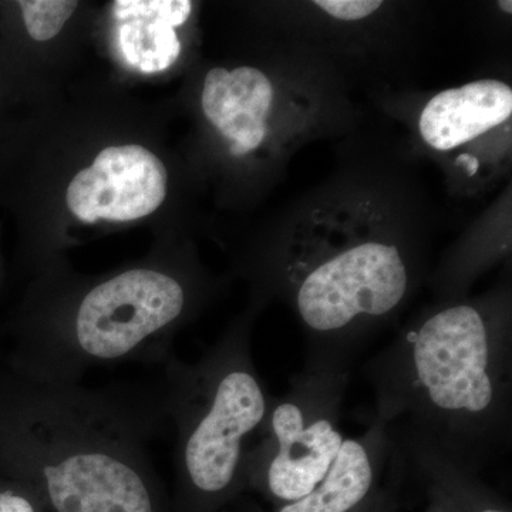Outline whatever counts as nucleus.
<instances>
[{"mask_svg":"<svg viewBox=\"0 0 512 512\" xmlns=\"http://www.w3.org/2000/svg\"><path fill=\"white\" fill-rule=\"evenodd\" d=\"M167 420L160 379L89 389L0 363V477L32 487L47 512H170L147 448Z\"/></svg>","mask_w":512,"mask_h":512,"instance_id":"nucleus-1","label":"nucleus"},{"mask_svg":"<svg viewBox=\"0 0 512 512\" xmlns=\"http://www.w3.org/2000/svg\"><path fill=\"white\" fill-rule=\"evenodd\" d=\"M372 419L481 473L512 443V346L507 319L453 303L367 360Z\"/></svg>","mask_w":512,"mask_h":512,"instance_id":"nucleus-2","label":"nucleus"},{"mask_svg":"<svg viewBox=\"0 0 512 512\" xmlns=\"http://www.w3.org/2000/svg\"><path fill=\"white\" fill-rule=\"evenodd\" d=\"M168 419L177 431L170 512H222L245 494L248 447L264 423L272 394L241 323L200 359L163 363Z\"/></svg>","mask_w":512,"mask_h":512,"instance_id":"nucleus-3","label":"nucleus"},{"mask_svg":"<svg viewBox=\"0 0 512 512\" xmlns=\"http://www.w3.org/2000/svg\"><path fill=\"white\" fill-rule=\"evenodd\" d=\"M73 308L20 323L0 343V363L23 379L77 384L90 369L164 363L188 313L184 282L158 268H131L86 289Z\"/></svg>","mask_w":512,"mask_h":512,"instance_id":"nucleus-4","label":"nucleus"},{"mask_svg":"<svg viewBox=\"0 0 512 512\" xmlns=\"http://www.w3.org/2000/svg\"><path fill=\"white\" fill-rule=\"evenodd\" d=\"M409 266L394 245L370 241L312 266L295 291L306 332L305 367L352 369L372 330L399 309Z\"/></svg>","mask_w":512,"mask_h":512,"instance_id":"nucleus-5","label":"nucleus"},{"mask_svg":"<svg viewBox=\"0 0 512 512\" xmlns=\"http://www.w3.org/2000/svg\"><path fill=\"white\" fill-rule=\"evenodd\" d=\"M349 379L350 370L303 366L288 392L272 396L245 456V493L279 507L326 477L345 441L339 423Z\"/></svg>","mask_w":512,"mask_h":512,"instance_id":"nucleus-6","label":"nucleus"},{"mask_svg":"<svg viewBox=\"0 0 512 512\" xmlns=\"http://www.w3.org/2000/svg\"><path fill=\"white\" fill-rule=\"evenodd\" d=\"M167 170L151 151L136 144L101 151L67 190L70 211L87 224L99 220L133 221L163 204Z\"/></svg>","mask_w":512,"mask_h":512,"instance_id":"nucleus-7","label":"nucleus"},{"mask_svg":"<svg viewBox=\"0 0 512 512\" xmlns=\"http://www.w3.org/2000/svg\"><path fill=\"white\" fill-rule=\"evenodd\" d=\"M392 458L389 427L369 417L362 434L343 441L326 477L305 497L266 511L239 497L225 512H369L382 493Z\"/></svg>","mask_w":512,"mask_h":512,"instance_id":"nucleus-8","label":"nucleus"},{"mask_svg":"<svg viewBox=\"0 0 512 512\" xmlns=\"http://www.w3.org/2000/svg\"><path fill=\"white\" fill-rule=\"evenodd\" d=\"M272 99V84L258 69L238 67L228 72L217 67L205 77L202 110L212 126L232 141V154L244 156L264 141Z\"/></svg>","mask_w":512,"mask_h":512,"instance_id":"nucleus-9","label":"nucleus"},{"mask_svg":"<svg viewBox=\"0 0 512 512\" xmlns=\"http://www.w3.org/2000/svg\"><path fill=\"white\" fill-rule=\"evenodd\" d=\"M511 114V87L480 80L434 96L421 113L420 133L436 150H453L505 123Z\"/></svg>","mask_w":512,"mask_h":512,"instance_id":"nucleus-10","label":"nucleus"},{"mask_svg":"<svg viewBox=\"0 0 512 512\" xmlns=\"http://www.w3.org/2000/svg\"><path fill=\"white\" fill-rule=\"evenodd\" d=\"M121 55L134 69L158 73L168 69L181 53L175 28L190 18V0H117Z\"/></svg>","mask_w":512,"mask_h":512,"instance_id":"nucleus-11","label":"nucleus"},{"mask_svg":"<svg viewBox=\"0 0 512 512\" xmlns=\"http://www.w3.org/2000/svg\"><path fill=\"white\" fill-rule=\"evenodd\" d=\"M389 433L404 468L412 471L427 497L436 498L453 512H512L510 503L485 484L477 471L440 456L412 437Z\"/></svg>","mask_w":512,"mask_h":512,"instance_id":"nucleus-12","label":"nucleus"},{"mask_svg":"<svg viewBox=\"0 0 512 512\" xmlns=\"http://www.w3.org/2000/svg\"><path fill=\"white\" fill-rule=\"evenodd\" d=\"M19 5L29 35L37 42H46L59 35L79 3L70 0H23Z\"/></svg>","mask_w":512,"mask_h":512,"instance_id":"nucleus-13","label":"nucleus"},{"mask_svg":"<svg viewBox=\"0 0 512 512\" xmlns=\"http://www.w3.org/2000/svg\"><path fill=\"white\" fill-rule=\"evenodd\" d=\"M0 512H47V508L29 485L0 477Z\"/></svg>","mask_w":512,"mask_h":512,"instance_id":"nucleus-14","label":"nucleus"},{"mask_svg":"<svg viewBox=\"0 0 512 512\" xmlns=\"http://www.w3.org/2000/svg\"><path fill=\"white\" fill-rule=\"evenodd\" d=\"M404 474H406V468L403 466L402 458L392 448L386 483L369 512H399L400 488H402Z\"/></svg>","mask_w":512,"mask_h":512,"instance_id":"nucleus-15","label":"nucleus"},{"mask_svg":"<svg viewBox=\"0 0 512 512\" xmlns=\"http://www.w3.org/2000/svg\"><path fill=\"white\" fill-rule=\"evenodd\" d=\"M316 6L325 10L332 18L340 20H359L373 15L380 9L379 0H316Z\"/></svg>","mask_w":512,"mask_h":512,"instance_id":"nucleus-16","label":"nucleus"},{"mask_svg":"<svg viewBox=\"0 0 512 512\" xmlns=\"http://www.w3.org/2000/svg\"><path fill=\"white\" fill-rule=\"evenodd\" d=\"M429 498V507H427L426 512H453L447 505L441 503V501L436 500V498Z\"/></svg>","mask_w":512,"mask_h":512,"instance_id":"nucleus-17","label":"nucleus"},{"mask_svg":"<svg viewBox=\"0 0 512 512\" xmlns=\"http://www.w3.org/2000/svg\"><path fill=\"white\" fill-rule=\"evenodd\" d=\"M498 5H500V8L504 10V12H507L508 15H511L512 13V3L510 0H503V2H498Z\"/></svg>","mask_w":512,"mask_h":512,"instance_id":"nucleus-18","label":"nucleus"}]
</instances>
